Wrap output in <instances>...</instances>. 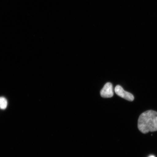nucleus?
<instances>
[{
    "label": "nucleus",
    "mask_w": 157,
    "mask_h": 157,
    "mask_svg": "<svg viewBox=\"0 0 157 157\" xmlns=\"http://www.w3.org/2000/svg\"><path fill=\"white\" fill-rule=\"evenodd\" d=\"M8 105L7 100L3 97H0V109H5Z\"/></svg>",
    "instance_id": "nucleus-4"
},
{
    "label": "nucleus",
    "mask_w": 157,
    "mask_h": 157,
    "mask_svg": "<svg viewBox=\"0 0 157 157\" xmlns=\"http://www.w3.org/2000/svg\"><path fill=\"white\" fill-rule=\"evenodd\" d=\"M149 157H155L154 156H151Z\"/></svg>",
    "instance_id": "nucleus-5"
},
{
    "label": "nucleus",
    "mask_w": 157,
    "mask_h": 157,
    "mask_svg": "<svg viewBox=\"0 0 157 157\" xmlns=\"http://www.w3.org/2000/svg\"><path fill=\"white\" fill-rule=\"evenodd\" d=\"M101 95L104 98L112 97L113 95V88L112 84L108 82L105 84L101 91Z\"/></svg>",
    "instance_id": "nucleus-3"
},
{
    "label": "nucleus",
    "mask_w": 157,
    "mask_h": 157,
    "mask_svg": "<svg viewBox=\"0 0 157 157\" xmlns=\"http://www.w3.org/2000/svg\"><path fill=\"white\" fill-rule=\"evenodd\" d=\"M137 126L139 130L143 133L157 131V112L150 110L141 114Z\"/></svg>",
    "instance_id": "nucleus-1"
},
{
    "label": "nucleus",
    "mask_w": 157,
    "mask_h": 157,
    "mask_svg": "<svg viewBox=\"0 0 157 157\" xmlns=\"http://www.w3.org/2000/svg\"><path fill=\"white\" fill-rule=\"evenodd\" d=\"M116 94L120 97L129 101H133L134 99V96L132 94L125 91L121 86L117 85L115 88Z\"/></svg>",
    "instance_id": "nucleus-2"
}]
</instances>
